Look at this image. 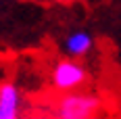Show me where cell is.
I'll return each instance as SVG.
<instances>
[{
    "label": "cell",
    "instance_id": "obj_1",
    "mask_svg": "<svg viewBox=\"0 0 121 119\" xmlns=\"http://www.w3.org/2000/svg\"><path fill=\"white\" fill-rule=\"evenodd\" d=\"M100 100L94 94L88 92H75V94L63 96L56 107H54V115L56 119H92L96 115Z\"/></svg>",
    "mask_w": 121,
    "mask_h": 119
},
{
    "label": "cell",
    "instance_id": "obj_5",
    "mask_svg": "<svg viewBox=\"0 0 121 119\" xmlns=\"http://www.w3.org/2000/svg\"><path fill=\"white\" fill-rule=\"evenodd\" d=\"M59 2H71V0H59Z\"/></svg>",
    "mask_w": 121,
    "mask_h": 119
},
{
    "label": "cell",
    "instance_id": "obj_3",
    "mask_svg": "<svg viewBox=\"0 0 121 119\" xmlns=\"http://www.w3.org/2000/svg\"><path fill=\"white\" fill-rule=\"evenodd\" d=\"M21 96L13 84L0 86V119H19Z\"/></svg>",
    "mask_w": 121,
    "mask_h": 119
},
{
    "label": "cell",
    "instance_id": "obj_4",
    "mask_svg": "<svg viewBox=\"0 0 121 119\" xmlns=\"http://www.w3.org/2000/svg\"><path fill=\"white\" fill-rule=\"evenodd\" d=\"M65 48L71 57H84L86 52L92 48V36L88 31H73L71 36L67 38Z\"/></svg>",
    "mask_w": 121,
    "mask_h": 119
},
{
    "label": "cell",
    "instance_id": "obj_2",
    "mask_svg": "<svg viewBox=\"0 0 121 119\" xmlns=\"http://www.w3.org/2000/svg\"><path fill=\"white\" fill-rule=\"evenodd\" d=\"M86 82V69L75 61H60L52 71V84L59 90H75Z\"/></svg>",
    "mask_w": 121,
    "mask_h": 119
}]
</instances>
